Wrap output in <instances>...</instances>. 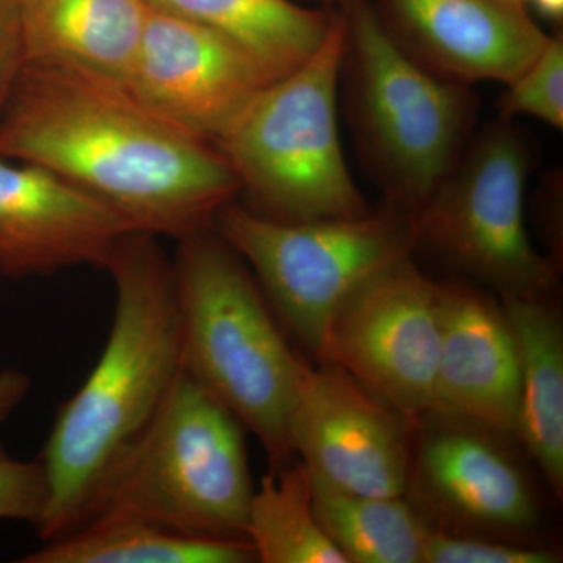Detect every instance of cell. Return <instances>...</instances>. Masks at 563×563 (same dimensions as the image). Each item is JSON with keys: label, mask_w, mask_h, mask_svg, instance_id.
<instances>
[{"label": "cell", "mask_w": 563, "mask_h": 563, "mask_svg": "<svg viewBox=\"0 0 563 563\" xmlns=\"http://www.w3.org/2000/svg\"><path fill=\"white\" fill-rule=\"evenodd\" d=\"M0 157L57 174L133 231L177 242L211 229L240 191L213 143L125 85L52 66L22 69L0 117Z\"/></svg>", "instance_id": "6da1fadb"}, {"label": "cell", "mask_w": 563, "mask_h": 563, "mask_svg": "<svg viewBox=\"0 0 563 563\" xmlns=\"http://www.w3.org/2000/svg\"><path fill=\"white\" fill-rule=\"evenodd\" d=\"M114 313L101 357L55 418L41 462L49 485L36 531H74L111 470L146 431L184 372L173 263L157 236L129 232L103 266Z\"/></svg>", "instance_id": "7a4b0ae2"}, {"label": "cell", "mask_w": 563, "mask_h": 563, "mask_svg": "<svg viewBox=\"0 0 563 563\" xmlns=\"http://www.w3.org/2000/svg\"><path fill=\"white\" fill-rule=\"evenodd\" d=\"M172 263L184 372L257 437L273 468L292 461L288 431L307 363L250 266L213 229L180 240Z\"/></svg>", "instance_id": "3957f363"}, {"label": "cell", "mask_w": 563, "mask_h": 563, "mask_svg": "<svg viewBox=\"0 0 563 563\" xmlns=\"http://www.w3.org/2000/svg\"><path fill=\"white\" fill-rule=\"evenodd\" d=\"M336 7L346 22L340 84L355 151L384 203L418 214L461 161L479 101L472 85L410 60L377 24L368 0Z\"/></svg>", "instance_id": "277c9868"}, {"label": "cell", "mask_w": 563, "mask_h": 563, "mask_svg": "<svg viewBox=\"0 0 563 563\" xmlns=\"http://www.w3.org/2000/svg\"><path fill=\"white\" fill-rule=\"evenodd\" d=\"M346 22L335 14L317 51L274 80L214 146L239 181L242 206L280 222L361 217L372 210L347 168L339 91Z\"/></svg>", "instance_id": "5b68a950"}, {"label": "cell", "mask_w": 563, "mask_h": 563, "mask_svg": "<svg viewBox=\"0 0 563 563\" xmlns=\"http://www.w3.org/2000/svg\"><path fill=\"white\" fill-rule=\"evenodd\" d=\"M244 432L231 410L181 372L77 528L128 518L191 539L247 542L255 485Z\"/></svg>", "instance_id": "8992f818"}, {"label": "cell", "mask_w": 563, "mask_h": 563, "mask_svg": "<svg viewBox=\"0 0 563 563\" xmlns=\"http://www.w3.org/2000/svg\"><path fill=\"white\" fill-rule=\"evenodd\" d=\"M211 229L250 266L274 313L322 361L344 302L417 250V214L384 203L361 217L280 222L228 203Z\"/></svg>", "instance_id": "52a82bcc"}, {"label": "cell", "mask_w": 563, "mask_h": 563, "mask_svg": "<svg viewBox=\"0 0 563 563\" xmlns=\"http://www.w3.org/2000/svg\"><path fill=\"white\" fill-rule=\"evenodd\" d=\"M532 147L514 120L474 133L461 161L417 214L418 244L498 295H548L559 266L533 246L526 225Z\"/></svg>", "instance_id": "ba28073f"}, {"label": "cell", "mask_w": 563, "mask_h": 563, "mask_svg": "<svg viewBox=\"0 0 563 563\" xmlns=\"http://www.w3.org/2000/svg\"><path fill=\"white\" fill-rule=\"evenodd\" d=\"M507 439L446 413L413 422L404 496L432 531L539 544V496Z\"/></svg>", "instance_id": "9c48e42d"}, {"label": "cell", "mask_w": 563, "mask_h": 563, "mask_svg": "<svg viewBox=\"0 0 563 563\" xmlns=\"http://www.w3.org/2000/svg\"><path fill=\"white\" fill-rule=\"evenodd\" d=\"M439 282L412 257L388 266L333 318L324 357L410 422L435 409Z\"/></svg>", "instance_id": "30bf717a"}, {"label": "cell", "mask_w": 563, "mask_h": 563, "mask_svg": "<svg viewBox=\"0 0 563 563\" xmlns=\"http://www.w3.org/2000/svg\"><path fill=\"white\" fill-rule=\"evenodd\" d=\"M307 365L290 420V450L310 481L362 496H404L413 424L331 362Z\"/></svg>", "instance_id": "8fae6325"}, {"label": "cell", "mask_w": 563, "mask_h": 563, "mask_svg": "<svg viewBox=\"0 0 563 563\" xmlns=\"http://www.w3.org/2000/svg\"><path fill=\"white\" fill-rule=\"evenodd\" d=\"M269 84L262 66L231 40L151 7L125 87L166 120L214 144Z\"/></svg>", "instance_id": "7c38bea8"}, {"label": "cell", "mask_w": 563, "mask_h": 563, "mask_svg": "<svg viewBox=\"0 0 563 563\" xmlns=\"http://www.w3.org/2000/svg\"><path fill=\"white\" fill-rule=\"evenodd\" d=\"M377 24L418 66L443 79L506 85L550 43L525 0H368Z\"/></svg>", "instance_id": "4fadbf2b"}, {"label": "cell", "mask_w": 563, "mask_h": 563, "mask_svg": "<svg viewBox=\"0 0 563 563\" xmlns=\"http://www.w3.org/2000/svg\"><path fill=\"white\" fill-rule=\"evenodd\" d=\"M124 218L57 174L0 157V274L47 276L103 268L122 236Z\"/></svg>", "instance_id": "5bb4252c"}, {"label": "cell", "mask_w": 563, "mask_h": 563, "mask_svg": "<svg viewBox=\"0 0 563 563\" xmlns=\"http://www.w3.org/2000/svg\"><path fill=\"white\" fill-rule=\"evenodd\" d=\"M439 320L433 412L515 439L520 361L501 299L476 284L440 282Z\"/></svg>", "instance_id": "9a60e30c"}, {"label": "cell", "mask_w": 563, "mask_h": 563, "mask_svg": "<svg viewBox=\"0 0 563 563\" xmlns=\"http://www.w3.org/2000/svg\"><path fill=\"white\" fill-rule=\"evenodd\" d=\"M25 65L52 66L128 84L147 0H18Z\"/></svg>", "instance_id": "2e32d148"}, {"label": "cell", "mask_w": 563, "mask_h": 563, "mask_svg": "<svg viewBox=\"0 0 563 563\" xmlns=\"http://www.w3.org/2000/svg\"><path fill=\"white\" fill-rule=\"evenodd\" d=\"M501 299L520 361L515 439L555 496L563 493V325L548 295Z\"/></svg>", "instance_id": "e0dca14e"}, {"label": "cell", "mask_w": 563, "mask_h": 563, "mask_svg": "<svg viewBox=\"0 0 563 563\" xmlns=\"http://www.w3.org/2000/svg\"><path fill=\"white\" fill-rule=\"evenodd\" d=\"M152 9L195 22L231 40L274 80L301 66L320 47L335 7L296 0H147Z\"/></svg>", "instance_id": "ac0fdd59"}, {"label": "cell", "mask_w": 563, "mask_h": 563, "mask_svg": "<svg viewBox=\"0 0 563 563\" xmlns=\"http://www.w3.org/2000/svg\"><path fill=\"white\" fill-rule=\"evenodd\" d=\"M21 563H251L250 542L191 539L128 518L88 521L20 559Z\"/></svg>", "instance_id": "d6986e66"}, {"label": "cell", "mask_w": 563, "mask_h": 563, "mask_svg": "<svg viewBox=\"0 0 563 563\" xmlns=\"http://www.w3.org/2000/svg\"><path fill=\"white\" fill-rule=\"evenodd\" d=\"M312 484L314 515L346 563H422L431 528L406 496H362Z\"/></svg>", "instance_id": "ffe728a7"}, {"label": "cell", "mask_w": 563, "mask_h": 563, "mask_svg": "<svg viewBox=\"0 0 563 563\" xmlns=\"http://www.w3.org/2000/svg\"><path fill=\"white\" fill-rule=\"evenodd\" d=\"M246 537L257 562L346 563L318 523L310 476L298 459L273 468L254 488Z\"/></svg>", "instance_id": "44dd1931"}, {"label": "cell", "mask_w": 563, "mask_h": 563, "mask_svg": "<svg viewBox=\"0 0 563 563\" xmlns=\"http://www.w3.org/2000/svg\"><path fill=\"white\" fill-rule=\"evenodd\" d=\"M499 118L529 117L563 129V38L551 35L550 43L514 80L504 85L498 102Z\"/></svg>", "instance_id": "7402d4cb"}, {"label": "cell", "mask_w": 563, "mask_h": 563, "mask_svg": "<svg viewBox=\"0 0 563 563\" xmlns=\"http://www.w3.org/2000/svg\"><path fill=\"white\" fill-rule=\"evenodd\" d=\"M561 553L542 544L501 542L483 537L432 531L426 539L422 563H558Z\"/></svg>", "instance_id": "603a6c76"}, {"label": "cell", "mask_w": 563, "mask_h": 563, "mask_svg": "<svg viewBox=\"0 0 563 563\" xmlns=\"http://www.w3.org/2000/svg\"><path fill=\"white\" fill-rule=\"evenodd\" d=\"M47 499L49 485L41 459L20 461L0 446V521H25L38 528Z\"/></svg>", "instance_id": "cb8c5ba5"}, {"label": "cell", "mask_w": 563, "mask_h": 563, "mask_svg": "<svg viewBox=\"0 0 563 563\" xmlns=\"http://www.w3.org/2000/svg\"><path fill=\"white\" fill-rule=\"evenodd\" d=\"M25 66L20 3L0 0V117Z\"/></svg>", "instance_id": "d4e9b609"}, {"label": "cell", "mask_w": 563, "mask_h": 563, "mask_svg": "<svg viewBox=\"0 0 563 563\" xmlns=\"http://www.w3.org/2000/svg\"><path fill=\"white\" fill-rule=\"evenodd\" d=\"M562 177L561 174L553 173V176L548 177L542 188V203H543V221L544 232H547L548 243H550L551 258L558 266H561L562 261V240L558 236V202L559 196H562Z\"/></svg>", "instance_id": "484cf974"}, {"label": "cell", "mask_w": 563, "mask_h": 563, "mask_svg": "<svg viewBox=\"0 0 563 563\" xmlns=\"http://www.w3.org/2000/svg\"><path fill=\"white\" fill-rule=\"evenodd\" d=\"M31 390V379L20 369H3L0 372V422L13 413V410Z\"/></svg>", "instance_id": "4316f807"}, {"label": "cell", "mask_w": 563, "mask_h": 563, "mask_svg": "<svg viewBox=\"0 0 563 563\" xmlns=\"http://www.w3.org/2000/svg\"><path fill=\"white\" fill-rule=\"evenodd\" d=\"M533 9L548 21L562 22L563 0H531Z\"/></svg>", "instance_id": "83f0119b"}, {"label": "cell", "mask_w": 563, "mask_h": 563, "mask_svg": "<svg viewBox=\"0 0 563 563\" xmlns=\"http://www.w3.org/2000/svg\"><path fill=\"white\" fill-rule=\"evenodd\" d=\"M296 2H317L320 3V5L336 7L340 5V3L343 2V0H296Z\"/></svg>", "instance_id": "f1b7e54d"}]
</instances>
